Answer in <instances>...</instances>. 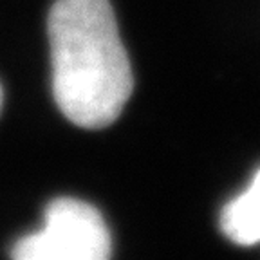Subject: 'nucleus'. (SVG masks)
<instances>
[{"instance_id": "nucleus-1", "label": "nucleus", "mask_w": 260, "mask_h": 260, "mask_svg": "<svg viewBox=\"0 0 260 260\" xmlns=\"http://www.w3.org/2000/svg\"><path fill=\"white\" fill-rule=\"evenodd\" d=\"M54 102L81 128L112 125L134 90L109 0H56L49 11Z\"/></svg>"}, {"instance_id": "nucleus-2", "label": "nucleus", "mask_w": 260, "mask_h": 260, "mask_svg": "<svg viewBox=\"0 0 260 260\" xmlns=\"http://www.w3.org/2000/svg\"><path fill=\"white\" fill-rule=\"evenodd\" d=\"M112 251V239L102 213L89 203L61 197L45 210L40 232L15 244L18 260H105Z\"/></svg>"}, {"instance_id": "nucleus-3", "label": "nucleus", "mask_w": 260, "mask_h": 260, "mask_svg": "<svg viewBox=\"0 0 260 260\" xmlns=\"http://www.w3.org/2000/svg\"><path fill=\"white\" fill-rule=\"evenodd\" d=\"M220 228L228 239L242 246H251L260 240V170L248 191L224 206Z\"/></svg>"}, {"instance_id": "nucleus-4", "label": "nucleus", "mask_w": 260, "mask_h": 260, "mask_svg": "<svg viewBox=\"0 0 260 260\" xmlns=\"http://www.w3.org/2000/svg\"><path fill=\"white\" fill-rule=\"evenodd\" d=\"M2 100H4V92H2V87H0V110H2Z\"/></svg>"}]
</instances>
